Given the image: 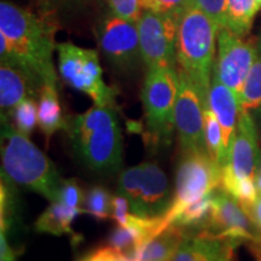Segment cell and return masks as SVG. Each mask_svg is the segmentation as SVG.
Here are the masks:
<instances>
[{
    "label": "cell",
    "instance_id": "obj_8",
    "mask_svg": "<svg viewBox=\"0 0 261 261\" xmlns=\"http://www.w3.org/2000/svg\"><path fill=\"white\" fill-rule=\"evenodd\" d=\"M221 171V166L207 151L182 154L175 175L174 197L171 208L163 215V227L174 223L189 205L219 187Z\"/></svg>",
    "mask_w": 261,
    "mask_h": 261
},
{
    "label": "cell",
    "instance_id": "obj_11",
    "mask_svg": "<svg viewBox=\"0 0 261 261\" xmlns=\"http://www.w3.org/2000/svg\"><path fill=\"white\" fill-rule=\"evenodd\" d=\"M179 89L174 120L181 154L207 151L204 143V108L207 99L187 74L178 69Z\"/></svg>",
    "mask_w": 261,
    "mask_h": 261
},
{
    "label": "cell",
    "instance_id": "obj_13",
    "mask_svg": "<svg viewBox=\"0 0 261 261\" xmlns=\"http://www.w3.org/2000/svg\"><path fill=\"white\" fill-rule=\"evenodd\" d=\"M257 57L252 42L243 40L227 28L218 33V58L213 71L220 81L230 87L237 97L242 92L248 74Z\"/></svg>",
    "mask_w": 261,
    "mask_h": 261
},
{
    "label": "cell",
    "instance_id": "obj_16",
    "mask_svg": "<svg viewBox=\"0 0 261 261\" xmlns=\"http://www.w3.org/2000/svg\"><path fill=\"white\" fill-rule=\"evenodd\" d=\"M208 107L215 114L223 130V145L226 163L230 155L234 132L241 114L238 97L230 87L223 84L217 74H212L210 91H208Z\"/></svg>",
    "mask_w": 261,
    "mask_h": 261
},
{
    "label": "cell",
    "instance_id": "obj_3",
    "mask_svg": "<svg viewBox=\"0 0 261 261\" xmlns=\"http://www.w3.org/2000/svg\"><path fill=\"white\" fill-rule=\"evenodd\" d=\"M2 175L15 185L37 192L50 202L60 200L64 179L55 163L6 116H2Z\"/></svg>",
    "mask_w": 261,
    "mask_h": 261
},
{
    "label": "cell",
    "instance_id": "obj_26",
    "mask_svg": "<svg viewBox=\"0 0 261 261\" xmlns=\"http://www.w3.org/2000/svg\"><path fill=\"white\" fill-rule=\"evenodd\" d=\"M15 184L2 175V188H0V224L2 232L8 233L14 226L16 219V196Z\"/></svg>",
    "mask_w": 261,
    "mask_h": 261
},
{
    "label": "cell",
    "instance_id": "obj_7",
    "mask_svg": "<svg viewBox=\"0 0 261 261\" xmlns=\"http://www.w3.org/2000/svg\"><path fill=\"white\" fill-rule=\"evenodd\" d=\"M56 51L58 71L65 84L87 94L94 106L114 108L117 91L104 80L99 55L96 50L80 47L71 42H61L57 44Z\"/></svg>",
    "mask_w": 261,
    "mask_h": 261
},
{
    "label": "cell",
    "instance_id": "obj_25",
    "mask_svg": "<svg viewBox=\"0 0 261 261\" xmlns=\"http://www.w3.org/2000/svg\"><path fill=\"white\" fill-rule=\"evenodd\" d=\"M10 122L16 129L29 136L38 125V99L27 98L14 108L9 116Z\"/></svg>",
    "mask_w": 261,
    "mask_h": 261
},
{
    "label": "cell",
    "instance_id": "obj_17",
    "mask_svg": "<svg viewBox=\"0 0 261 261\" xmlns=\"http://www.w3.org/2000/svg\"><path fill=\"white\" fill-rule=\"evenodd\" d=\"M232 244L205 233H187L169 261H218Z\"/></svg>",
    "mask_w": 261,
    "mask_h": 261
},
{
    "label": "cell",
    "instance_id": "obj_27",
    "mask_svg": "<svg viewBox=\"0 0 261 261\" xmlns=\"http://www.w3.org/2000/svg\"><path fill=\"white\" fill-rule=\"evenodd\" d=\"M140 5L143 12L151 11L180 18L192 5V0H140Z\"/></svg>",
    "mask_w": 261,
    "mask_h": 261
},
{
    "label": "cell",
    "instance_id": "obj_22",
    "mask_svg": "<svg viewBox=\"0 0 261 261\" xmlns=\"http://www.w3.org/2000/svg\"><path fill=\"white\" fill-rule=\"evenodd\" d=\"M238 100L241 112L249 114L256 125L261 126V54L257 55L252 69L248 74Z\"/></svg>",
    "mask_w": 261,
    "mask_h": 261
},
{
    "label": "cell",
    "instance_id": "obj_32",
    "mask_svg": "<svg viewBox=\"0 0 261 261\" xmlns=\"http://www.w3.org/2000/svg\"><path fill=\"white\" fill-rule=\"evenodd\" d=\"M0 254H2L0 255L2 261H16L18 256L15 248H12L11 244L9 243L8 233L5 232H2L0 234Z\"/></svg>",
    "mask_w": 261,
    "mask_h": 261
},
{
    "label": "cell",
    "instance_id": "obj_28",
    "mask_svg": "<svg viewBox=\"0 0 261 261\" xmlns=\"http://www.w3.org/2000/svg\"><path fill=\"white\" fill-rule=\"evenodd\" d=\"M110 14L129 22H138L143 15L140 0H107Z\"/></svg>",
    "mask_w": 261,
    "mask_h": 261
},
{
    "label": "cell",
    "instance_id": "obj_4",
    "mask_svg": "<svg viewBox=\"0 0 261 261\" xmlns=\"http://www.w3.org/2000/svg\"><path fill=\"white\" fill-rule=\"evenodd\" d=\"M218 33L217 24L194 4L179 18L177 65L179 70L190 77L207 102Z\"/></svg>",
    "mask_w": 261,
    "mask_h": 261
},
{
    "label": "cell",
    "instance_id": "obj_21",
    "mask_svg": "<svg viewBox=\"0 0 261 261\" xmlns=\"http://www.w3.org/2000/svg\"><path fill=\"white\" fill-rule=\"evenodd\" d=\"M259 10L255 0H227L225 28L243 38L252 29Z\"/></svg>",
    "mask_w": 261,
    "mask_h": 261
},
{
    "label": "cell",
    "instance_id": "obj_29",
    "mask_svg": "<svg viewBox=\"0 0 261 261\" xmlns=\"http://www.w3.org/2000/svg\"><path fill=\"white\" fill-rule=\"evenodd\" d=\"M192 4L203 11L218 28H225L227 0H192Z\"/></svg>",
    "mask_w": 261,
    "mask_h": 261
},
{
    "label": "cell",
    "instance_id": "obj_14",
    "mask_svg": "<svg viewBox=\"0 0 261 261\" xmlns=\"http://www.w3.org/2000/svg\"><path fill=\"white\" fill-rule=\"evenodd\" d=\"M261 156L257 125L246 112H241L227 163L224 166L238 179L253 178Z\"/></svg>",
    "mask_w": 261,
    "mask_h": 261
},
{
    "label": "cell",
    "instance_id": "obj_31",
    "mask_svg": "<svg viewBox=\"0 0 261 261\" xmlns=\"http://www.w3.org/2000/svg\"><path fill=\"white\" fill-rule=\"evenodd\" d=\"M80 261H138V260H132L126 255H123L122 253L117 252L116 249H114L113 247H104L99 248V249L94 250L93 253L89 254L87 256H85Z\"/></svg>",
    "mask_w": 261,
    "mask_h": 261
},
{
    "label": "cell",
    "instance_id": "obj_34",
    "mask_svg": "<svg viewBox=\"0 0 261 261\" xmlns=\"http://www.w3.org/2000/svg\"><path fill=\"white\" fill-rule=\"evenodd\" d=\"M254 182H255L257 195L261 196V156L259 162H257L255 173H254Z\"/></svg>",
    "mask_w": 261,
    "mask_h": 261
},
{
    "label": "cell",
    "instance_id": "obj_33",
    "mask_svg": "<svg viewBox=\"0 0 261 261\" xmlns=\"http://www.w3.org/2000/svg\"><path fill=\"white\" fill-rule=\"evenodd\" d=\"M249 217L250 219L254 221V224L256 225V227L259 228V231L261 232V196L257 197V200L255 202V204H254L252 212L249 213ZM261 244V242H259L256 244V246H259Z\"/></svg>",
    "mask_w": 261,
    "mask_h": 261
},
{
    "label": "cell",
    "instance_id": "obj_24",
    "mask_svg": "<svg viewBox=\"0 0 261 261\" xmlns=\"http://www.w3.org/2000/svg\"><path fill=\"white\" fill-rule=\"evenodd\" d=\"M113 200L109 191L100 185H94L85 194V213L92 215L98 221H104L113 217Z\"/></svg>",
    "mask_w": 261,
    "mask_h": 261
},
{
    "label": "cell",
    "instance_id": "obj_19",
    "mask_svg": "<svg viewBox=\"0 0 261 261\" xmlns=\"http://www.w3.org/2000/svg\"><path fill=\"white\" fill-rule=\"evenodd\" d=\"M184 228L175 224L168 225L165 230L156 234L139 249L138 261H169L184 238Z\"/></svg>",
    "mask_w": 261,
    "mask_h": 261
},
{
    "label": "cell",
    "instance_id": "obj_30",
    "mask_svg": "<svg viewBox=\"0 0 261 261\" xmlns=\"http://www.w3.org/2000/svg\"><path fill=\"white\" fill-rule=\"evenodd\" d=\"M84 191L75 179H64L58 202L71 208H84Z\"/></svg>",
    "mask_w": 261,
    "mask_h": 261
},
{
    "label": "cell",
    "instance_id": "obj_12",
    "mask_svg": "<svg viewBox=\"0 0 261 261\" xmlns=\"http://www.w3.org/2000/svg\"><path fill=\"white\" fill-rule=\"evenodd\" d=\"M220 238L234 247L240 242H261V232L254 221L231 195L223 189L213 191L212 214L204 232Z\"/></svg>",
    "mask_w": 261,
    "mask_h": 261
},
{
    "label": "cell",
    "instance_id": "obj_10",
    "mask_svg": "<svg viewBox=\"0 0 261 261\" xmlns=\"http://www.w3.org/2000/svg\"><path fill=\"white\" fill-rule=\"evenodd\" d=\"M94 33L103 56L116 70L130 73L143 62L136 22L110 14L98 22Z\"/></svg>",
    "mask_w": 261,
    "mask_h": 261
},
{
    "label": "cell",
    "instance_id": "obj_23",
    "mask_svg": "<svg viewBox=\"0 0 261 261\" xmlns=\"http://www.w3.org/2000/svg\"><path fill=\"white\" fill-rule=\"evenodd\" d=\"M204 143L210 158L219 163L223 168L226 165L223 145V130L217 116L208 106L204 108Z\"/></svg>",
    "mask_w": 261,
    "mask_h": 261
},
{
    "label": "cell",
    "instance_id": "obj_1",
    "mask_svg": "<svg viewBox=\"0 0 261 261\" xmlns=\"http://www.w3.org/2000/svg\"><path fill=\"white\" fill-rule=\"evenodd\" d=\"M56 27L54 22L10 2L0 3V58L38 75L45 85L57 86L54 65Z\"/></svg>",
    "mask_w": 261,
    "mask_h": 261
},
{
    "label": "cell",
    "instance_id": "obj_20",
    "mask_svg": "<svg viewBox=\"0 0 261 261\" xmlns=\"http://www.w3.org/2000/svg\"><path fill=\"white\" fill-rule=\"evenodd\" d=\"M81 213H85L84 208H71L58 201L51 202V204L35 221V230L38 232L51 233L55 236H75L71 224Z\"/></svg>",
    "mask_w": 261,
    "mask_h": 261
},
{
    "label": "cell",
    "instance_id": "obj_5",
    "mask_svg": "<svg viewBox=\"0 0 261 261\" xmlns=\"http://www.w3.org/2000/svg\"><path fill=\"white\" fill-rule=\"evenodd\" d=\"M178 89L177 68H148L140 98L145 119L144 139L151 149H165L172 144Z\"/></svg>",
    "mask_w": 261,
    "mask_h": 261
},
{
    "label": "cell",
    "instance_id": "obj_2",
    "mask_svg": "<svg viewBox=\"0 0 261 261\" xmlns=\"http://www.w3.org/2000/svg\"><path fill=\"white\" fill-rule=\"evenodd\" d=\"M71 149L81 165L98 174H115L123 162L122 132L113 107L93 106L68 119Z\"/></svg>",
    "mask_w": 261,
    "mask_h": 261
},
{
    "label": "cell",
    "instance_id": "obj_15",
    "mask_svg": "<svg viewBox=\"0 0 261 261\" xmlns=\"http://www.w3.org/2000/svg\"><path fill=\"white\" fill-rule=\"evenodd\" d=\"M45 83L21 65L2 62L0 65V108L2 116H9L14 108L27 99H39Z\"/></svg>",
    "mask_w": 261,
    "mask_h": 261
},
{
    "label": "cell",
    "instance_id": "obj_18",
    "mask_svg": "<svg viewBox=\"0 0 261 261\" xmlns=\"http://www.w3.org/2000/svg\"><path fill=\"white\" fill-rule=\"evenodd\" d=\"M68 119L62 112L57 86L45 85L38 99V126L48 140L55 133L65 129Z\"/></svg>",
    "mask_w": 261,
    "mask_h": 261
},
{
    "label": "cell",
    "instance_id": "obj_9",
    "mask_svg": "<svg viewBox=\"0 0 261 261\" xmlns=\"http://www.w3.org/2000/svg\"><path fill=\"white\" fill-rule=\"evenodd\" d=\"M179 18L144 11L137 22L143 63L148 68H177Z\"/></svg>",
    "mask_w": 261,
    "mask_h": 261
},
{
    "label": "cell",
    "instance_id": "obj_35",
    "mask_svg": "<svg viewBox=\"0 0 261 261\" xmlns=\"http://www.w3.org/2000/svg\"><path fill=\"white\" fill-rule=\"evenodd\" d=\"M232 249H233V246L228 247L218 261H232Z\"/></svg>",
    "mask_w": 261,
    "mask_h": 261
},
{
    "label": "cell",
    "instance_id": "obj_6",
    "mask_svg": "<svg viewBox=\"0 0 261 261\" xmlns=\"http://www.w3.org/2000/svg\"><path fill=\"white\" fill-rule=\"evenodd\" d=\"M117 194L128 201L133 214L142 218L163 217L174 197L167 175L151 162L122 171L117 181Z\"/></svg>",
    "mask_w": 261,
    "mask_h": 261
},
{
    "label": "cell",
    "instance_id": "obj_36",
    "mask_svg": "<svg viewBox=\"0 0 261 261\" xmlns=\"http://www.w3.org/2000/svg\"><path fill=\"white\" fill-rule=\"evenodd\" d=\"M255 2L257 3V4H259V6H260V9H261V0H255Z\"/></svg>",
    "mask_w": 261,
    "mask_h": 261
}]
</instances>
